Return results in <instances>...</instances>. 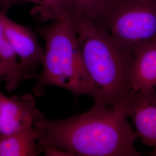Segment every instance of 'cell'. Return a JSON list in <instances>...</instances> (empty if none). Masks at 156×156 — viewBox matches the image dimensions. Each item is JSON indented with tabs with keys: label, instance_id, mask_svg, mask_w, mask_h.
<instances>
[{
	"label": "cell",
	"instance_id": "1",
	"mask_svg": "<svg viewBox=\"0 0 156 156\" xmlns=\"http://www.w3.org/2000/svg\"><path fill=\"white\" fill-rule=\"evenodd\" d=\"M34 127L42 151H61L66 156H141L137 135L122 109L95 104L77 116L53 120L45 117Z\"/></svg>",
	"mask_w": 156,
	"mask_h": 156
},
{
	"label": "cell",
	"instance_id": "2",
	"mask_svg": "<svg viewBox=\"0 0 156 156\" xmlns=\"http://www.w3.org/2000/svg\"><path fill=\"white\" fill-rule=\"evenodd\" d=\"M67 12L78 35L86 69L98 93L95 104L122 110L130 95L129 73L134 58L105 29L69 9Z\"/></svg>",
	"mask_w": 156,
	"mask_h": 156
},
{
	"label": "cell",
	"instance_id": "3",
	"mask_svg": "<svg viewBox=\"0 0 156 156\" xmlns=\"http://www.w3.org/2000/svg\"><path fill=\"white\" fill-rule=\"evenodd\" d=\"M37 30L46 46L35 94L40 95L45 87L53 86L76 97L85 95L98 101V91L86 69L78 35L70 20L66 17Z\"/></svg>",
	"mask_w": 156,
	"mask_h": 156
},
{
	"label": "cell",
	"instance_id": "4",
	"mask_svg": "<svg viewBox=\"0 0 156 156\" xmlns=\"http://www.w3.org/2000/svg\"><path fill=\"white\" fill-rule=\"evenodd\" d=\"M99 26L134 58L140 47L156 41V1L112 0Z\"/></svg>",
	"mask_w": 156,
	"mask_h": 156
},
{
	"label": "cell",
	"instance_id": "5",
	"mask_svg": "<svg viewBox=\"0 0 156 156\" xmlns=\"http://www.w3.org/2000/svg\"><path fill=\"white\" fill-rule=\"evenodd\" d=\"M44 117L31 95L6 97L0 90V135H7L34 127Z\"/></svg>",
	"mask_w": 156,
	"mask_h": 156
},
{
	"label": "cell",
	"instance_id": "6",
	"mask_svg": "<svg viewBox=\"0 0 156 156\" xmlns=\"http://www.w3.org/2000/svg\"><path fill=\"white\" fill-rule=\"evenodd\" d=\"M122 111L134 122L136 135L147 146L156 147V90H140L131 95Z\"/></svg>",
	"mask_w": 156,
	"mask_h": 156
},
{
	"label": "cell",
	"instance_id": "7",
	"mask_svg": "<svg viewBox=\"0 0 156 156\" xmlns=\"http://www.w3.org/2000/svg\"><path fill=\"white\" fill-rule=\"evenodd\" d=\"M4 24L6 36L20 59L22 73L27 78H32L25 72L42 64L44 49L31 29L14 22L7 15L4 17Z\"/></svg>",
	"mask_w": 156,
	"mask_h": 156
},
{
	"label": "cell",
	"instance_id": "8",
	"mask_svg": "<svg viewBox=\"0 0 156 156\" xmlns=\"http://www.w3.org/2000/svg\"><path fill=\"white\" fill-rule=\"evenodd\" d=\"M129 81L130 95L140 90L156 89V41L140 47L135 53Z\"/></svg>",
	"mask_w": 156,
	"mask_h": 156
},
{
	"label": "cell",
	"instance_id": "9",
	"mask_svg": "<svg viewBox=\"0 0 156 156\" xmlns=\"http://www.w3.org/2000/svg\"><path fill=\"white\" fill-rule=\"evenodd\" d=\"M42 150L34 127L7 135H0V156H35Z\"/></svg>",
	"mask_w": 156,
	"mask_h": 156
},
{
	"label": "cell",
	"instance_id": "10",
	"mask_svg": "<svg viewBox=\"0 0 156 156\" xmlns=\"http://www.w3.org/2000/svg\"><path fill=\"white\" fill-rule=\"evenodd\" d=\"M20 2H31L37 5L38 16L43 20H60L66 12V0H0V11L7 14L12 6Z\"/></svg>",
	"mask_w": 156,
	"mask_h": 156
},
{
	"label": "cell",
	"instance_id": "11",
	"mask_svg": "<svg viewBox=\"0 0 156 156\" xmlns=\"http://www.w3.org/2000/svg\"><path fill=\"white\" fill-rule=\"evenodd\" d=\"M112 0H66L68 8L99 25Z\"/></svg>",
	"mask_w": 156,
	"mask_h": 156
},
{
	"label": "cell",
	"instance_id": "12",
	"mask_svg": "<svg viewBox=\"0 0 156 156\" xmlns=\"http://www.w3.org/2000/svg\"><path fill=\"white\" fill-rule=\"evenodd\" d=\"M6 15L0 11V60L8 68L10 76L16 77L20 74V68L17 56L6 36L4 24Z\"/></svg>",
	"mask_w": 156,
	"mask_h": 156
},
{
	"label": "cell",
	"instance_id": "13",
	"mask_svg": "<svg viewBox=\"0 0 156 156\" xmlns=\"http://www.w3.org/2000/svg\"><path fill=\"white\" fill-rule=\"evenodd\" d=\"M9 73V69L5 64L0 60V78H4L5 80Z\"/></svg>",
	"mask_w": 156,
	"mask_h": 156
},
{
	"label": "cell",
	"instance_id": "14",
	"mask_svg": "<svg viewBox=\"0 0 156 156\" xmlns=\"http://www.w3.org/2000/svg\"><path fill=\"white\" fill-rule=\"evenodd\" d=\"M149 155L152 156H156V147H154V149L153 151H152L150 153H149Z\"/></svg>",
	"mask_w": 156,
	"mask_h": 156
},
{
	"label": "cell",
	"instance_id": "15",
	"mask_svg": "<svg viewBox=\"0 0 156 156\" xmlns=\"http://www.w3.org/2000/svg\"><path fill=\"white\" fill-rule=\"evenodd\" d=\"M155 1H156V0H155Z\"/></svg>",
	"mask_w": 156,
	"mask_h": 156
},
{
	"label": "cell",
	"instance_id": "16",
	"mask_svg": "<svg viewBox=\"0 0 156 156\" xmlns=\"http://www.w3.org/2000/svg\"></svg>",
	"mask_w": 156,
	"mask_h": 156
}]
</instances>
